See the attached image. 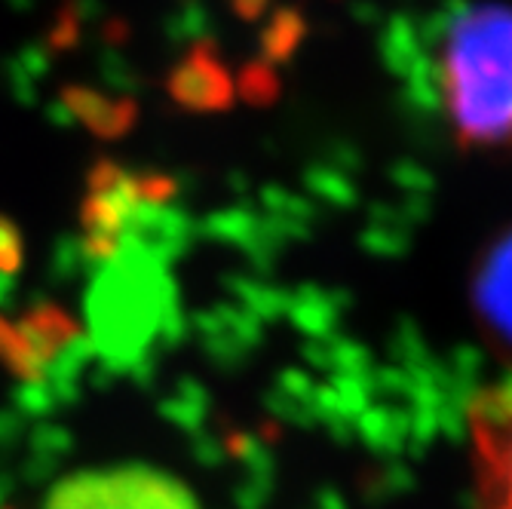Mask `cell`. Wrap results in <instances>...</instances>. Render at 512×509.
Here are the masks:
<instances>
[{"label": "cell", "mask_w": 512, "mask_h": 509, "mask_svg": "<svg viewBox=\"0 0 512 509\" xmlns=\"http://www.w3.org/2000/svg\"><path fill=\"white\" fill-rule=\"evenodd\" d=\"M436 86L457 142L512 151V7L473 4L445 25Z\"/></svg>", "instance_id": "6da1fadb"}, {"label": "cell", "mask_w": 512, "mask_h": 509, "mask_svg": "<svg viewBox=\"0 0 512 509\" xmlns=\"http://www.w3.org/2000/svg\"><path fill=\"white\" fill-rule=\"evenodd\" d=\"M470 427L494 509H512V378L476 399Z\"/></svg>", "instance_id": "3957f363"}, {"label": "cell", "mask_w": 512, "mask_h": 509, "mask_svg": "<svg viewBox=\"0 0 512 509\" xmlns=\"http://www.w3.org/2000/svg\"><path fill=\"white\" fill-rule=\"evenodd\" d=\"M53 509H197L191 494L154 470L80 476L59 488Z\"/></svg>", "instance_id": "7a4b0ae2"}, {"label": "cell", "mask_w": 512, "mask_h": 509, "mask_svg": "<svg viewBox=\"0 0 512 509\" xmlns=\"http://www.w3.org/2000/svg\"><path fill=\"white\" fill-rule=\"evenodd\" d=\"M473 307L491 344L512 356V227L500 230L476 264Z\"/></svg>", "instance_id": "277c9868"}]
</instances>
